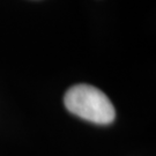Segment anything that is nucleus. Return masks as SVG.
<instances>
[{
	"instance_id": "nucleus-1",
	"label": "nucleus",
	"mask_w": 156,
	"mask_h": 156,
	"mask_svg": "<svg viewBox=\"0 0 156 156\" xmlns=\"http://www.w3.org/2000/svg\"><path fill=\"white\" fill-rule=\"evenodd\" d=\"M66 109L91 123L108 125L116 118L115 106L102 90L90 84H75L64 97Z\"/></svg>"
}]
</instances>
